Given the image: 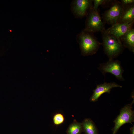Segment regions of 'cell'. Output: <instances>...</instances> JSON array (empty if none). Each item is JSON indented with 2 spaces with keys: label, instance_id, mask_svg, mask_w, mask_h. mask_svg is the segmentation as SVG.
Wrapping results in <instances>:
<instances>
[{
  "label": "cell",
  "instance_id": "obj_6",
  "mask_svg": "<svg viewBox=\"0 0 134 134\" xmlns=\"http://www.w3.org/2000/svg\"><path fill=\"white\" fill-rule=\"evenodd\" d=\"M98 69L103 74L107 73L114 75L117 79L124 81L122 76L124 70L120 62L117 60H109L107 62L100 65Z\"/></svg>",
  "mask_w": 134,
  "mask_h": 134
},
{
  "label": "cell",
  "instance_id": "obj_14",
  "mask_svg": "<svg viewBox=\"0 0 134 134\" xmlns=\"http://www.w3.org/2000/svg\"><path fill=\"white\" fill-rule=\"evenodd\" d=\"M54 124L56 125H59L62 124L64 121V117L61 113H57L55 114L53 117Z\"/></svg>",
  "mask_w": 134,
  "mask_h": 134
},
{
  "label": "cell",
  "instance_id": "obj_10",
  "mask_svg": "<svg viewBox=\"0 0 134 134\" xmlns=\"http://www.w3.org/2000/svg\"><path fill=\"white\" fill-rule=\"evenodd\" d=\"M123 46L127 48L132 52H134V29L132 28L120 38Z\"/></svg>",
  "mask_w": 134,
  "mask_h": 134
},
{
  "label": "cell",
  "instance_id": "obj_2",
  "mask_svg": "<svg viewBox=\"0 0 134 134\" xmlns=\"http://www.w3.org/2000/svg\"><path fill=\"white\" fill-rule=\"evenodd\" d=\"M92 33L84 30L78 35V41L81 53L83 56L91 55L95 54L100 45L102 44Z\"/></svg>",
  "mask_w": 134,
  "mask_h": 134
},
{
  "label": "cell",
  "instance_id": "obj_17",
  "mask_svg": "<svg viewBox=\"0 0 134 134\" xmlns=\"http://www.w3.org/2000/svg\"><path fill=\"white\" fill-rule=\"evenodd\" d=\"M131 134H134V126L131 127L130 128Z\"/></svg>",
  "mask_w": 134,
  "mask_h": 134
},
{
  "label": "cell",
  "instance_id": "obj_11",
  "mask_svg": "<svg viewBox=\"0 0 134 134\" xmlns=\"http://www.w3.org/2000/svg\"><path fill=\"white\" fill-rule=\"evenodd\" d=\"M82 124L83 131L85 134H98V129L96 125L91 119H85Z\"/></svg>",
  "mask_w": 134,
  "mask_h": 134
},
{
  "label": "cell",
  "instance_id": "obj_16",
  "mask_svg": "<svg viewBox=\"0 0 134 134\" xmlns=\"http://www.w3.org/2000/svg\"><path fill=\"white\" fill-rule=\"evenodd\" d=\"M121 3L124 9L134 5V0H122Z\"/></svg>",
  "mask_w": 134,
  "mask_h": 134
},
{
  "label": "cell",
  "instance_id": "obj_7",
  "mask_svg": "<svg viewBox=\"0 0 134 134\" xmlns=\"http://www.w3.org/2000/svg\"><path fill=\"white\" fill-rule=\"evenodd\" d=\"M93 0H74L72 4L73 12L77 17H82L87 14L88 11L93 8Z\"/></svg>",
  "mask_w": 134,
  "mask_h": 134
},
{
  "label": "cell",
  "instance_id": "obj_4",
  "mask_svg": "<svg viewBox=\"0 0 134 134\" xmlns=\"http://www.w3.org/2000/svg\"><path fill=\"white\" fill-rule=\"evenodd\" d=\"M133 103L126 105L121 109L119 115L114 120L113 134H116L120 128L127 123H131L134 121V111L132 110Z\"/></svg>",
  "mask_w": 134,
  "mask_h": 134
},
{
  "label": "cell",
  "instance_id": "obj_5",
  "mask_svg": "<svg viewBox=\"0 0 134 134\" xmlns=\"http://www.w3.org/2000/svg\"><path fill=\"white\" fill-rule=\"evenodd\" d=\"M124 9L120 2L117 1H114L110 8L103 14V22L112 25L118 23Z\"/></svg>",
  "mask_w": 134,
  "mask_h": 134
},
{
  "label": "cell",
  "instance_id": "obj_9",
  "mask_svg": "<svg viewBox=\"0 0 134 134\" xmlns=\"http://www.w3.org/2000/svg\"><path fill=\"white\" fill-rule=\"evenodd\" d=\"M118 87L122 88V86L114 82H104L97 85L93 91V93L90 98V101L92 102L96 101L103 94L105 93H109L112 88Z\"/></svg>",
  "mask_w": 134,
  "mask_h": 134
},
{
  "label": "cell",
  "instance_id": "obj_3",
  "mask_svg": "<svg viewBox=\"0 0 134 134\" xmlns=\"http://www.w3.org/2000/svg\"><path fill=\"white\" fill-rule=\"evenodd\" d=\"M87 14L84 30L92 33L98 32H102L105 30L104 23L101 21L98 11L93 10L92 8Z\"/></svg>",
  "mask_w": 134,
  "mask_h": 134
},
{
  "label": "cell",
  "instance_id": "obj_12",
  "mask_svg": "<svg viewBox=\"0 0 134 134\" xmlns=\"http://www.w3.org/2000/svg\"><path fill=\"white\" fill-rule=\"evenodd\" d=\"M134 5L124 9L120 19L118 22L131 23L134 22Z\"/></svg>",
  "mask_w": 134,
  "mask_h": 134
},
{
  "label": "cell",
  "instance_id": "obj_8",
  "mask_svg": "<svg viewBox=\"0 0 134 134\" xmlns=\"http://www.w3.org/2000/svg\"><path fill=\"white\" fill-rule=\"evenodd\" d=\"M133 23L134 22L117 23L112 25L106 31L107 33L120 40L122 36L133 28Z\"/></svg>",
  "mask_w": 134,
  "mask_h": 134
},
{
  "label": "cell",
  "instance_id": "obj_15",
  "mask_svg": "<svg viewBox=\"0 0 134 134\" xmlns=\"http://www.w3.org/2000/svg\"><path fill=\"white\" fill-rule=\"evenodd\" d=\"M94 6L93 9L95 11H98V8L99 5H104L106 3V0H94Z\"/></svg>",
  "mask_w": 134,
  "mask_h": 134
},
{
  "label": "cell",
  "instance_id": "obj_13",
  "mask_svg": "<svg viewBox=\"0 0 134 134\" xmlns=\"http://www.w3.org/2000/svg\"><path fill=\"white\" fill-rule=\"evenodd\" d=\"M83 131L82 123L74 120L69 125L66 132L67 134H81Z\"/></svg>",
  "mask_w": 134,
  "mask_h": 134
},
{
  "label": "cell",
  "instance_id": "obj_1",
  "mask_svg": "<svg viewBox=\"0 0 134 134\" xmlns=\"http://www.w3.org/2000/svg\"><path fill=\"white\" fill-rule=\"evenodd\" d=\"M102 33L104 52L109 60H113L122 53L123 46L120 40L107 33L106 30L102 32Z\"/></svg>",
  "mask_w": 134,
  "mask_h": 134
}]
</instances>
